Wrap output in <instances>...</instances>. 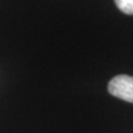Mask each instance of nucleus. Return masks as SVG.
Listing matches in <instances>:
<instances>
[{
	"label": "nucleus",
	"instance_id": "nucleus-1",
	"mask_svg": "<svg viewBox=\"0 0 133 133\" xmlns=\"http://www.w3.org/2000/svg\"><path fill=\"white\" fill-rule=\"evenodd\" d=\"M108 90L113 97L133 103V77L127 74L114 77L109 82Z\"/></svg>",
	"mask_w": 133,
	"mask_h": 133
},
{
	"label": "nucleus",
	"instance_id": "nucleus-2",
	"mask_svg": "<svg viewBox=\"0 0 133 133\" xmlns=\"http://www.w3.org/2000/svg\"><path fill=\"white\" fill-rule=\"evenodd\" d=\"M114 1L123 14L133 15V0H114Z\"/></svg>",
	"mask_w": 133,
	"mask_h": 133
}]
</instances>
